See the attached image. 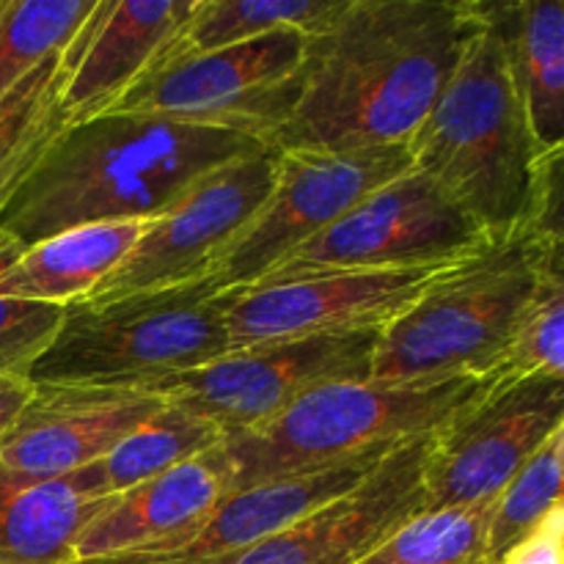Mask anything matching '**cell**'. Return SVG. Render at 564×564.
<instances>
[{"label":"cell","mask_w":564,"mask_h":564,"mask_svg":"<svg viewBox=\"0 0 564 564\" xmlns=\"http://www.w3.org/2000/svg\"><path fill=\"white\" fill-rule=\"evenodd\" d=\"M477 28V0H347L308 36L301 97L270 147L352 152L408 143Z\"/></svg>","instance_id":"6da1fadb"},{"label":"cell","mask_w":564,"mask_h":564,"mask_svg":"<svg viewBox=\"0 0 564 564\" xmlns=\"http://www.w3.org/2000/svg\"><path fill=\"white\" fill-rule=\"evenodd\" d=\"M229 292L204 279L66 306L58 334L28 372L31 386L147 389L231 352Z\"/></svg>","instance_id":"8992f818"},{"label":"cell","mask_w":564,"mask_h":564,"mask_svg":"<svg viewBox=\"0 0 564 564\" xmlns=\"http://www.w3.org/2000/svg\"><path fill=\"white\" fill-rule=\"evenodd\" d=\"M268 143L226 127L102 113L66 127L9 207L0 237L20 251L66 229L154 220L220 165Z\"/></svg>","instance_id":"7a4b0ae2"},{"label":"cell","mask_w":564,"mask_h":564,"mask_svg":"<svg viewBox=\"0 0 564 564\" xmlns=\"http://www.w3.org/2000/svg\"><path fill=\"white\" fill-rule=\"evenodd\" d=\"M33 386L28 380L17 378H0V438L6 435V430L14 424V419L20 416V411L25 408V402L31 400Z\"/></svg>","instance_id":"4dcf8cb0"},{"label":"cell","mask_w":564,"mask_h":564,"mask_svg":"<svg viewBox=\"0 0 564 564\" xmlns=\"http://www.w3.org/2000/svg\"><path fill=\"white\" fill-rule=\"evenodd\" d=\"M378 336L380 330H361L242 347L143 391L209 419L226 438L270 422L317 386L369 378Z\"/></svg>","instance_id":"8fae6325"},{"label":"cell","mask_w":564,"mask_h":564,"mask_svg":"<svg viewBox=\"0 0 564 564\" xmlns=\"http://www.w3.org/2000/svg\"><path fill=\"white\" fill-rule=\"evenodd\" d=\"M441 268L314 273L229 292L226 330L231 350L383 330L400 317Z\"/></svg>","instance_id":"4fadbf2b"},{"label":"cell","mask_w":564,"mask_h":564,"mask_svg":"<svg viewBox=\"0 0 564 564\" xmlns=\"http://www.w3.org/2000/svg\"><path fill=\"white\" fill-rule=\"evenodd\" d=\"M224 441L218 424L165 402L152 419L132 430L97 463L66 474V482L86 499H113L147 479L207 455Z\"/></svg>","instance_id":"7402d4cb"},{"label":"cell","mask_w":564,"mask_h":564,"mask_svg":"<svg viewBox=\"0 0 564 564\" xmlns=\"http://www.w3.org/2000/svg\"><path fill=\"white\" fill-rule=\"evenodd\" d=\"M564 279L562 270L540 284L529 306L523 308L505 352L494 369V378H564Z\"/></svg>","instance_id":"83f0119b"},{"label":"cell","mask_w":564,"mask_h":564,"mask_svg":"<svg viewBox=\"0 0 564 564\" xmlns=\"http://www.w3.org/2000/svg\"><path fill=\"white\" fill-rule=\"evenodd\" d=\"M494 380V375L405 383L364 378L317 386L270 422L220 441L229 490L312 474L380 446L422 438Z\"/></svg>","instance_id":"5b68a950"},{"label":"cell","mask_w":564,"mask_h":564,"mask_svg":"<svg viewBox=\"0 0 564 564\" xmlns=\"http://www.w3.org/2000/svg\"><path fill=\"white\" fill-rule=\"evenodd\" d=\"M413 169L408 143L352 152L290 149L279 152L275 185L251 224L209 268L224 292L259 284L275 264L328 229L347 209Z\"/></svg>","instance_id":"9c48e42d"},{"label":"cell","mask_w":564,"mask_h":564,"mask_svg":"<svg viewBox=\"0 0 564 564\" xmlns=\"http://www.w3.org/2000/svg\"><path fill=\"white\" fill-rule=\"evenodd\" d=\"M345 3L347 0H196L185 28L163 58L231 47L284 28L314 36Z\"/></svg>","instance_id":"cb8c5ba5"},{"label":"cell","mask_w":564,"mask_h":564,"mask_svg":"<svg viewBox=\"0 0 564 564\" xmlns=\"http://www.w3.org/2000/svg\"><path fill=\"white\" fill-rule=\"evenodd\" d=\"M108 501L0 466V564H75L77 540Z\"/></svg>","instance_id":"44dd1931"},{"label":"cell","mask_w":564,"mask_h":564,"mask_svg":"<svg viewBox=\"0 0 564 564\" xmlns=\"http://www.w3.org/2000/svg\"><path fill=\"white\" fill-rule=\"evenodd\" d=\"M99 0H0V99L69 47Z\"/></svg>","instance_id":"d4e9b609"},{"label":"cell","mask_w":564,"mask_h":564,"mask_svg":"<svg viewBox=\"0 0 564 564\" xmlns=\"http://www.w3.org/2000/svg\"><path fill=\"white\" fill-rule=\"evenodd\" d=\"M275 169L279 149L273 147L215 169L174 207L149 220L119 268L80 303H105L204 279L215 259L268 202Z\"/></svg>","instance_id":"7c38bea8"},{"label":"cell","mask_w":564,"mask_h":564,"mask_svg":"<svg viewBox=\"0 0 564 564\" xmlns=\"http://www.w3.org/2000/svg\"><path fill=\"white\" fill-rule=\"evenodd\" d=\"M408 152L490 240L529 226L562 231V152L534 143L505 50L482 17Z\"/></svg>","instance_id":"3957f363"},{"label":"cell","mask_w":564,"mask_h":564,"mask_svg":"<svg viewBox=\"0 0 564 564\" xmlns=\"http://www.w3.org/2000/svg\"><path fill=\"white\" fill-rule=\"evenodd\" d=\"M477 9L505 50L534 143L543 154H560L564 147L562 0H494L477 3Z\"/></svg>","instance_id":"d6986e66"},{"label":"cell","mask_w":564,"mask_h":564,"mask_svg":"<svg viewBox=\"0 0 564 564\" xmlns=\"http://www.w3.org/2000/svg\"><path fill=\"white\" fill-rule=\"evenodd\" d=\"M427 435L397 444L358 485L218 564H358L424 510Z\"/></svg>","instance_id":"5bb4252c"},{"label":"cell","mask_w":564,"mask_h":564,"mask_svg":"<svg viewBox=\"0 0 564 564\" xmlns=\"http://www.w3.org/2000/svg\"><path fill=\"white\" fill-rule=\"evenodd\" d=\"M17 253L20 248L0 237V270L14 262ZM64 314V306L20 301V297H9L0 292V378L28 380L33 364L58 334Z\"/></svg>","instance_id":"f1b7e54d"},{"label":"cell","mask_w":564,"mask_h":564,"mask_svg":"<svg viewBox=\"0 0 564 564\" xmlns=\"http://www.w3.org/2000/svg\"><path fill=\"white\" fill-rule=\"evenodd\" d=\"M391 449L394 446H380L319 471L229 490L196 527L180 538L130 554L75 564H218L235 560L242 551L284 532L314 507L336 499L361 482Z\"/></svg>","instance_id":"2e32d148"},{"label":"cell","mask_w":564,"mask_h":564,"mask_svg":"<svg viewBox=\"0 0 564 564\" xmlns=\"http://www.w3.org/2000/svg\"><path fill=\"white\" fill-rule=\"evenodd\" d=\"M466 564H496V562L488 560V556H477V560H471V562H466Z\"/></svg>","instance_id":"1f68e13d"},{"label":"cell","mask_w":564,"mask_h":564,"mask_svg":"<svg viewBox=\"0 0 564 564\" xmlns=\"http://www.w3.org/2000/svg\"><path fill=\"white\" fill-rule=\"evenodd\" d=\"M196 0H99L66 47V127L113 108L174 44Z\"/></svg>","instance_id":"e0dca14e"},{"label":"cell","mask_w":564,"mask_h":564,"mask_svg":"<svg viewBox=\"0 0 564 564\" xmlns=\"http://www.w3.org/2000/svg\"><path fill=\"white\" fill-rule=\"evenodd\" d=\"M218 446L113 496L77 540L75 562L130 554L196 527L229 494V474Z\"/></svg>","instance_id":"ac0fdd59"},{"label":"cell","mask_w":564,"mask_h":564,"mask_svg":"<svg viewBox=\"0 0 564 564\" xmlns=\"http://www.w3.org/2000/svg\"><path fill=\"white\" fill-rule=\"evenodd\" d=\"M556 270L562 231L529 226L488 240L471 257L441 268L380 330L369 378L405 383L494 375L523 308Z\"/></svg>","instance_id":"277c9868"},{"label":"cell","mask_w":564,"mask_h":564,"mask_svg":"<svg viewBox=\"0 0 564 564\" xmlns=\"http://www.w3.org/2000/svg\"><path fill=\"white\" fill-rule=\"evenodd\" d=\"M165 400L124 386H33L0 438V466L33 479H61L108 455Z\"/></svg>","instance_id":"9a60e30c"},{"label":"cell","mask_w":564,"mask_h":564,"mask_svg":"<svg viewBox=\"0 0 564 564\" xmlns=\"http://www.w3.org/2000/svg\"><path fill=\"white\" fill-rule=\"evenodd\" d=\"M488 240L482 226L455 198L427 174L411 169L292 251L259 284L350 270L449 268Z\"/></svg>","instance_id":"ba28073f"},{"label":"cell","mask_w":564,"mask_h":564,"mask_svg":"<svg viewBox=\"0 0 564 564\" xmlns=\"http://www.w3.org/2000/svg\"><path fill=\"white\" fill-rule=\"evenodd\" d=\"M66 77L69 55L61 50L0 99V215L55 138L66 130Z\"/></svg>","instance_id":"603a6c76"},{"label":"cell","mask_w":564,"mask_h":564,"mask_svg":"<svg viewBox=\"0 0 564 564\" xmlns=\"http://www.w3.org/2000/svg\"><path fill=\"white\" fill-rule=\"evenodd\" d=\"M496 499L422 510L358 564H466L485 554Z\"/></svg>","instance_id":"484cf974"},{"label":"cell","mask_w":564,"mask_h":564,"mask_svg":"<svg viewBox=\"0 0 564 564\" xmlns=\"http://www.w3.org/2000/svg\"><path fill=\"white\" fill-rule=\"evenodd\" d=\"M149 220L88 224L25 248L0 270V292L20 301L75 306L132 251Z\"/></svg>","instance_id":"ffe728a7"},{"label":"cell","mask_w":564,"mask_h":564,"mask_svg":"<svg viewBox=\"0 0 564 564\" xmlns=\"http://www.w3.org/2000/svg\"><path fill=\"white\" fill-rule=\"evenodd\" d=\"M564 427L556 430L499 490L488 529L485 554L499 564L501 556L543 523L554 507L562 505Z\"/></svg>","instance_id":"4316f807"},{"label":"cell","mask_w":564,"mask_h":564,"mask_svg":"<svg viewBox=\"0 0 564 564\" xmlns=\"http://www.w3.org/2000/svg\"><path fill=\"white\" fill-rule=\"evenodd\" d=\"M499 564H564V505L554 507L532 534L501 556Z\"/></svg>","instance_id":"f546056e"},{"label":"cell","mask_w":564,"mask_h":564,"mask_svg":"<svg viewBox=\"0 0 564 564\" xmlns=\"http://www.w3.org/2000/svg\"><path fill=\"white\" fill-rule=\"evenodd\" d=\"M564 427V378H496L427 435L424 510L496 499L512 474Z\"/></svg>","instance_id":"30bf717a"},{"label":"cell","mask_w":564,"mask_h":564,"mask_svg":"<svg viewBox=\"0 0 564 564\" xmlns=\"http://www.w3.org/2000/svg\"><path fill=\"white\" fill-rule=\"evenodd\" d=\"M308 36L295 28L163 58L105 113H152L273 141L301 97Z\"/></svg>","instance_id":"52a82bcc"}]
</instances>
